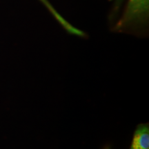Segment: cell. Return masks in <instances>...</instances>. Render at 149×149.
Wrapping results in <instances>:
<instances>
[{"label":"cell","instance_id":"cell-1","mask_svg":"<svg viewBox=\"0 0 149 149\" xmlns=\"http://www.w3.org/2000/svg\"><path fill=\"white\" fill-rule=\"evenodd\" d=\"M149 0H129L125 12L116 25L117 30L124 29L141 22L148 13Z\"/></svg>","mask_w":149,"mask_h":149},{"label":"cell","instance_id":"cell-2","mask_svg":"<svg viewBox=\"0 0 149 149\" xmlns=\"http://www.w3.org/2000/svg\"><path fill=\"white\" fill-rule=\"evenodd\" d=\"M130 149H149V129L146 124L139 125L136 129Z\"/></svg>","mask_w":149,"mask_h":149},{"label":"cell","instance_id":"cell-3","mask_svg":"<svg viewBox=\"0 0 149 149\" xmlns=\"http://www.w3.org/2000/svg\"><path fill=\"white\" fill-rule=\"evenodd\" d=\"M40 1H42L46 8L49 10V11L51 13L52 15H53L55 17L56 19L59 22V24H60L64 28L65 30H66L67 32L70 33V34L77 35V36H80V37L85 36V33H84L83 31H81V30L77 29V28L74 27L73 26H72L71 24L69 23V22H67L66 20L61 15H59V13L57 12L55 8H54L53 6L48 2V0H40Z\"/></svg>","mask_w":149,"mask_h":149},{"label":"cell","instance_id":"cell-4","mask_svg":"<svg viewBox=\"0 0 149 149\" xmlns=\"http://www.w3.org/2000/svg\"><path fill=\"white\" fill-rule=\"evenodd\" d=\"M123 1V0H116V3H115V7L117 8H118L120 7V6L122 2Z\"/></svg>","mask_w":149,"mask_h":149}]
</instances>
